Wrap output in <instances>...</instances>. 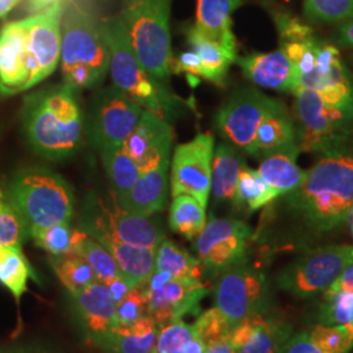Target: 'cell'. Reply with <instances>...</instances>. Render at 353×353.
I'll use <instances>...</instances> for the list:
<instances>
[{
	"label": "cell",
	"instance_id": "1",
	"mask_svg": "<svg viewBox=\"0 0 353 353\" xmlns=\"http://www.w3.org/2000/svg\"><path fill=\"white\" fill-rule=\"evenodd\" d=\"M290 204L318 230L326 232L345 223L353 207V157L326 154L290 192Z\"/></svg>",
	"mask_w": 353,
	"mask_h": 353
},
{
	"label": "cell",
	"instance_id": "2",
	"mask_svg": "<svg viewBox=\"0 0 353 353\" xmlns=\"http://www.w3.org/2000/svg\"><path fill=\"white\" fill-rule=\"evenodd\" d=\"M83 115L75 89L67 84L29 96L24 108V128L38 154L61 160L75 153L83 134Z\"/></svg>",
	"mask_w": 353,
	"mask_h": 353
},
{
	"label": "cell",
	"instance_id": "3",
	"mask_svg": "<svg viewBox=\"0 0 353 353\" xmlns=\"http://www.w3.org/2000/svg\"><path fill=\"white\" fill-rule=\"evenodd\" d=\"M4 199L32 230L70 223L74 216V194L62 176L45 168L19 172L8 185Z\"/></svg>",
	"mask_w": 353,
	"mask_h": 353
},
{
	"label": "cell",
	"instance_id": "4",
	"mask_svg": "<svg viewBox=\"0 0 353 353\" xmlns=\"http://www.w3.org/2000/svg\"><path fill=\"white\" fill-rule=\"evenodd\" d=\"M61 62L64 84L71 88H93L102 83L109 70V48L101 24L77 7L62 16Z\"/></svg>",
	"mask_w": 353,
	"mask_h": 353
},
{
	"label": "cell",
	"instance_id": "5",
	"mask_svg": "<svg viewBox=\"0 0 353 353\" xmlns=\"http://www.w3.org/2000/svg\"><path fill=\"white\" fill-rule=\"evenodd\" d=\"M172 0H123L122 20L131 45L148 75L163 81L172 72Z\"/></svg>",
	"mask_w": 353,
	"mask_h": 353
},
{
	"label": "cell",
	"instance_id": "6",
	"mask_svg": "<svg viewBox=\"0 0 353 353\" xmlns=\"http://www.w3.org/2000/svg\"><path fill=\"white\" fill-rule=\"evenodd\" d=\"M101 29L109 48V70L114 85L138 102L144 110L166 119L173 100L140 63L122 17L108 19L102 23Z\"/></svg>",
	"mask_w": 353,
	"mask_h": 353
},
{
	"label": "cell",
	"instance_id": "7",
	"mask_svg": "<svg viewBox=\"0 0 353 353\" xmlns=\"http://www.w3.org/2000/svg\"><path fill=\"white\" fill-rule=\"evenodd\" d=\"M80 229L90 237L108 236L131 245L157 249L165 239L157 219L139 216L121 208L110 194L109 199L89 195L83 207Z\"/></svg>",
	"mask_w": 353,
	"mask_h": 353
},
{
	"label": "cell",
	"instance_id": "8",
	"mask_svg": "<svg viewBox=\"0 0 353 353\" xmlns=\"http://www.w3.org/2000/svg\"><path fill=\"white\" fill-rule=\"evenodd\" d=\"M294 96L300 125L296 140L300 151L335 153L350 132L353 110L328 103L314 89L301 88Z\"/></svg>",
	"mask_w": 353,
	"mask_h": 353
},
{
	"label": "cell",
	"instance_id": "9",
	"mask_svg": "<svg viewBox=\"0 0 353 353\" xmlns=\"http://www.w3.org/2000/svg\"><path fill=\"white\" fill-rule=\"evenodd\" d=\"M143 112L138 102L115 85L102 89L89 106L87 130L92 144L100 153L123 147Z\"/></svg>",
	"mask_w": 353,
	"mask_h": 353
},
{
	"label": "cell",
	"instance_id": "10",
	"mask_svg": "<svg viewBox=\"0 0 353 353\" xmlns=\"http://www.w3.org/2000/svg\"><path fill=\"white\" fill-rule=\"evenodd\" d=\"M353 262V245H331L307 252L279 274L276 283L292 296L307 299L325 292Z\"/></svg>",
	"mask_w": 353,
	"mask_h": 353
},
{
	"label": "cell",
	"instance_id": "11",
	"mask_svg": "<svg viewBox=\"0 0 353 353\" xmlns=\"http://www.w3.org/2000/svg\"><path fill=\"white\" fill-rule=\"evenodd\" d=\"M219 275L214 290V307L233 330L246 318L267 309L268 285L263 272L241 263Z\"/></svg>",
	"mask_w": 353,
	"mask_h": 353
},
{
	"label": "cell",
	"instance_id": "12",
	"mask_svg": "<svg viewBox=\"0 0 353 353\" xmlns=\"http://www.w3.org/2000/svg\"><path fill=\"white\" fill-rule=\"evenodd\" d=\"M147 296V316L160 328L182 321L188 314H198L208 287L202 280L173 279L165 272L153 271L144 285Z\"/></svg>",
	"mask_w": 353,
	"mask_h": 353
},
{
	"label": "cell",
	"instance_id": "13",
	"mask_svg": "<svg viewBox=\"0 0 353 353\" xmlns=\"http://www.w3.org/2000/svg\"><path fill=\"white\" fill-rule=\"evenodd\" d=\"M280 103L258 89H241L221 106L216 126L224 139L252 156L258 128Z\"/></svg>",
	"mask_w": 353,
	"mask_h": 353
},
{
	"label": "cell",
	"instance_id": "14",
	"mask_svg": "<svg viewBox=\"0 0 353 353\" xmlns=\"http://www.w3.org/2000/svg\"><path fill=\"white\" fill-rule=\"evenodd\" d=\"M250 239L252 229L245 221L211 217L195 239V250L203 268L221 274L246 262Z\"/></svg>",
	"mask_w": 353,
	"mask_h": 353
},
{
	"label": "cell",
	"instance_id": "15",
	"mask_svg": "<svg viewBox=\"0 0 353 353\" xmlns=\"http://www.w3.org/2000/svg\"><path fill=\"white\" fill-rule=\"evenodd\" d=\"M214 139L211 134H199L179 144L173 154L170 188L172 195L194 196L207 207L211 195V173Z\"/></svg>",
	"mask_w": 353,
	"mask_h": 353
},
{
	"label": "cell",
	"instance_id": "16",
	"mask_svg": "<svg viewBox=\"0 0 353 353\" xmlns=\"http://www.w3.org/2000/svg\"><path fill=\"white\" fill-rule=\"evenodd\" d=\"M63 0L52 4L29 17L30 29L28 39L29 81L26 89L33 88L50 76L61 61Z\"/></svg>",
	"mask_w": 353,
	"mask_h": 353
},
{
	"label": "cell",
	"instance_id": "17",
	"mask_svg": "<svg viewBox=\"0 0 353 353\" xmlns=\"http://www.w3.org/2000/svg\"><path fill=\"white\" fill-rule=\"evenodd\" d=\"M29 17L6 24L0 32V94L26 90L29 81L28 39Z\"/></svg>",
	"mask_w": 353,
	"mask_h": 353
},
{
	"label": "cell",
	"instance_id": "18",
	"mask_svg": "<svg viewBox=\"0 0 353 353\" xmlns=\"http://www.w3.org/2000/svg\"><path fill=\"white\" fill-rule=\"evenodd\" d=\"M172 145L173 128L170 123L164 118L144 110L123 147L143 173L164 160H170Z\"/></svg>",
	"mask_w": 353,
	"mask_h": 353
},
{
	"label": "cell",
	"instance_id": "19",
	"mask_svg": "<svg viewBox=\"0 0 353 353\" xmlns=\"http://www.w3.org/2000/svg\"><path fill=\"white\" fill-rule=\"evenodd\" d=\"M72 299L88 341L102 348L114 330L118 327L117 301L110 290L105 284L96 281Z\"/></svg>",
	"mask_w": 353,
	"mask_h": 353
},
{
	"label": "cell",
	"instance_id": "20",
	"mask_svg": "<svg viewBox=\"0 0 353 353\" xmlns=\"http://www.w3.org/2000/svg\"><path fill=\"white\" fill-rule=\"evenodd\" d=\"M290 335V323L265 310L237 325L230 341L236 353H276Z\"/></svg>",
	"mask_w": 353,
	"mask_h": 353
},
{
	"label": "cell",
	"instance_id": "21",
	"mask_svg": "<svg viewBox=\"0 0 353 353\" xmlns=\"http://www.w3.org/2000/svg\"><path fill=\"white\" fill-rule=\"evenodd\" d=\"M234 63L239 64L243 76L258 87L292 94L300 89L294 65L281 49L237 57Z\"/></svg>",
	"mask_w": 353,
	"mask_h": 353
},
{
	"label": "cell",
	"instance_id": "22",
	"mask_svg": "<svg viewBox=\"0 0 353 353\" xmlns=\"http://www.w3.org/2000/svg\"><path fill=\"white\" fill-rule=\"evenodd\" d=\"M170 160L141 173L139 179L125 194L115 196L117 204L131 214L153 216L161 212L168 199V170Z\"/></svg>",
	"mask_w": 353,
	"mask_h": 353
},
{
	"label": "cell",
	"instance_id": "23",
	"mask_svg": "<svg viewBox=\"0 0 353 353\" xmlns=\"http://www.w3.org/2000/svg\"><path fill=\"white\" fill-rule=\"evenodd\" d=\"M243 0H198L194 28L205 38L230 50H237L232 32V14Z\"/></svg>",
	"mask_w": 353,
	"mask_h": 353
},
{
	"label": "cell",
	"instance_id": "24",
	"mask_svg": "<svg viewBox=\"0 0 353 353\" xmlns=\"http://www.w3.org/2000/svg\"><path fill=\"white\" fill-rule=\"evenodd\" d=\"M93 239L113 255L117 265L132 287H143L148 283L154 270L156 249L131 245L108 236H96Z\"/></svg>",
	"mask_w": 353,
	"mask_h": 353
},
{
	"label": "cell",
	"instance_id": "25",
	"mask_svg": "<svg viewBox=\"0 0 353 353\" xmlns=\"http://www.w3.org/2000/svg\"><path fill=\"white\" fill-rule=\"evenodd\" d=\"M293 121L284 103L268 114L255 134L252 156H270L278 152L299 148ZM300 150V148H299Z\"/></svg>",
	"mask_w": 353,
	"mask_h": 353
},
{
	"label": "cell",
	"instance_id": "26",
	"mask_svg": "<svg viewBox=\"0 0 353 353\" xmlns=\"http://www.w3.org/2000/svg\"><path fill=\"white\" fill-rule=\"evenodd\" d=\"M299 152V148H294L265 156L258 169L259 176L278 196L290 194L303 183L306 172L296 163Z\"/></svg>",
	"mask_w": 353,
	"mask_h": 353
},
{
	"label": "cell",
	"instance_id": "27",
	"mask_svg": "<svg viewBox=\"0 0 353 353\" xmlns=\"http://www.w3.org/2000/svg\"><path fill=\"white\" fill-rule=\"evenodd\" d=\"M245 166L240 153L229 144H220L214 152L211 194L214 201H234L241 170Z\"/></svg>",
	"mask_w": 353,
	"mask_h": 353
},
{
	"label": "cell",
	"instance_id": "28",
	"mask_svg": "<svg viewBox=\"0 0 353 353\" xmlns=\"http://www.w3.org/2000/svg\"><path fill=\"white\" fill-rule=\"evenodd\" d=\"M191 51H194L202 62L203 79L214 84H223L230 65L236 62L237 52L202 36L194 26L188 33Z\"/></svg>",
	"mask_w": 353,
	"mask_h": 353
},
{
	"label": "cell",
	"instance_id": "29",
	"mask_svg": "<svg viewBox=\"0 0 353 353\" xmlns=\"http://www.w3.org/2000/svg\"><path fill=\"white\" fill-rule=\"evenodd\" d=\"M159 327L148 316L128 327H117L101 350L109 353H156Z\"/></svg>",
	"mask_w": 353,
	"mask_h": 353
},
{
	"label": "cell",
	"instance_id": "30",
	"mask_svg": "<svg viewBox=\"0 0 353 353\" xmlns=\"http://www.w3.org/2000/svg\"><path fill=\"white\" fill-rule=\"evenodd\" d=\"M153 271L165 272L173 279L202 280L203 265L198 258L183 250L176 242L164 239L156 249Z\"/></svg>",
	"mask_w": 353,
	"mask_h": 353
},
{
	"label": "cell",
	"instance_id": "31",
	"mask_svg": "<svg viewBox=\"0 0 353 353\" xmlns=\"http://www.w3.org/2000/svg\"><path fill=\"white\" fill-rule=\"evenodd\" d=\"M37 281L36 272L29 265L21 246H7L0 252V284L12 293L19 303L26 292L29 279Z\"/></svg>",
	"mask_w": 353,
	"mask_h": 353
},
{
	"label": "cell",
	"instance_id": "32",
	"mask_svg": "<svg viewBox=\"0 0 353 353\" xmlns=\"http://www.w3.org/2000/svg\"><path fill=\"white\" fill-rule=\"evenodd\" d=\"M207 224L205 207L190 195H176L169 210V227L188 240H195Z\"/></svg>",
	"mask_w": 353,
	"mask_h": 353
},
{
	"label": "cell",
	"instance_id": "33",
	"mask_svg": "<svg viewBox=\"0 0 353 353\" xmlns=\"http://www.w3.org/2000/svg\"><path fill=\"white\" fill-rule=\"evenodd\" d=\"M72 254L84 258L92 267L97 281H100L105 285L112 283L115 279L125 276L119 265H117L113 255L108 252L99 241L90 237L81 229L77 236Z\"/></svg>",
	"mask_w": 353,
	"mask_h": 353
},
{
	"label": "cell",
	"instance_id": "34",
	"mask_svg": "<svg viewBox=\"0 0 353 353\" xmlns=\"http://www.w3.org/2000/svg\"><path fill=\"white\" fill-rule=\"evenodd\" d=\"M49 262L54 272L72 297L97 281L92 267L80 255H51Z\"/></svg>",
	"mask_w": 353,
	"mask_h": 353
},
{
	"label": "cell",
	"instance_id": "35",
	"mask_svg": "<svg viewBox=\"0 0 353 353\" xmlns=\"http://www.w3.org/2000/svg\"><path fill=\"white\" fill-rule=\"evenodd\" d=\"M205 343L194 325L176 321L159 330L156 353H204Z\"/></svg>",
	"mask_w": 353,
	"mask_h": 353
},
{
	"label": "cell",
	"instance_id": "36",
	"mask_svg": "<svg viewBox=\"0 0 353 353\" xmlns=\"http://www.w3.org/2000/svg\"><path fill=\"white\" fill-rule=\"evenodd\" d=\"M112 183V194L119 196L134 186L141 176L139 165L127 153L125 147L100 153Z\"/></svg>",
	"mask_w": 353,
	"mask_h": 353
},
{
	"label": "cell",
	"instance_id": "37",
	"mask_svg": "<svg viewBox=\"0 0 353 353\" xmlns=\"http://www.w3.org/2000/svg\"><path fill=\"white\" fill-rule=\"evenodd\" d=\"M275 198H278V194L265 183L258 170H252L245 165L239 176L233 202L249 211H256L270 204Z\"/></svg>",
	"mask_w": 353,
	"mask_h": 353
},
{
	"label": "cell",
	"instance_id": "38",
	"mask_svg": "<svg viewBox=\"0 0 353 353\" xmlns=\"http://www.w3.org/2000/svg\"><path fill=\"white\" fill-rule=\"evenodd\" d=\"M79 233L80 228L76 229L71 227L70 223H61L32 230L29 237L33 239L38 248L50 255H63L72 254Z\"/></svg>",
	"mask_w": 353,
	"mask_h": 353
},
{
	"label": "cell",
	"instance_id": "39",
	"mask_svg": "<svg viewBox=\"0 0 353 353\" xmlns=\"http://www.w3.org/2000/svg\"><path fill=\"white\" fill-rule=\"evenodd\" d=\"M309 334L316 345L326 353H347L353 347V323L316 325Z\"/></svg>",
	"mask_w": 353,
	"mask_h": 353
},
{
	"label": "cell",
	"instance_id": "40",
	"mask_svg": "<svg viewBox=\"0 0 353 353\" xmlns=\"http://www.w3.org/2000/svg\"><path fill=\"white\" fill-rule=\"evenodd\" d=\"M303 12L313 21H347L353 19V0H303Z\"/></svg>",
	"mask_w": 353,
	"mask_h": 353
},
{
	"label": "cell",
	"instance_id": "41",
	"mask_svg": "<svg viewBox=\"0 0 353 353\" xmlns=\"http://www.w3.org/2000/svg\"><path fill=\"white\" fill-rule=\"evenodd\" d=\"M26 237H29L26 225L12 205L0 195V245L21 246Z\"/></svg>",
	"mask_w": 353,
	"mask_h": 353
},
{
	"label": "cell",
	"instance_id": "42",
	"mask_svg": "<svg viewBox=\"0 0 353 353\" xmlns=\"http://www.w3.org/2000/svg\"><path fill=\"white\" fill-rule=\"evenodd\" d=\"M194 327L196 330L198 335L202 338V341L205 343V345L229 339L233 332V327L228 322L227 318L214 306L212 309L203 312L202 314L198 316L196 322L194 323Z\"/></svg>",
	"mask_w": 353,
	"mask_h": 353
},
{
	"label": "cell",
	"instance_id": "43",
	"mask_svg": "<svg viewBox=\"0 0 353 353\" xmlns=\"http://www.w3.org/2000/svg\"><path fill=\"white\" fill-rule=\"evenodd\" d=\"M353 323V290L325 299L319 310V325Z\"/></svg>",
	"mask_w": 353,
	"mask_h": 353
},
{
	"label": "cell",
	"instance_id": "44",
	"mask_svg": "<svg viewBox=\"0 0 353 353\" xmlns=\"http://www.w3.org/2000/svg\"><path fill=\"white\" fill-rule=\"evenodd\" d=\"M147 316V296L144 285L135 287L117 303L118 327H128Z\"/></svg>",
	"mask_w": 353,
	"mask_h": 353
},
{
	"label": "cell",
	"instance_id": "45",
	"mask_svg": "<svg viewBox=\"0 0 353 353\" xmlns=\"http://www.w3.org/2000/svg\"><path fill=\"white\" fill-rule=\"evenodd\" d=\"M275 23L278 26L281 43L285 42H305L314 38L313 29L303 24L297 17L287 13H276Z\"/></svg>",
	"mask_w": 353,
	"mask_h": 353
},
{
	"label": "cell",
	"instance_id": "46",
	"mask_svg": "<svg viewBox=\"0 0 353 353\" xmlns=\"http://www.w3.org/2000/svg\"><path fill=\"white\" fill-rule=\"evenodd\" d=\"M276 353H326L322 351L313 339L310 338L309 331H300L294 335H290Z\"/></svg>",
	"mask_w": 353,
	"mask_h": 353
},
{
	"label": "cell",
	"instance_id": "47",
	"mask_svg": "<svg viewBox=\"0 0 353 353\" xmlns=\"http://www.w3.org/2000/svg\"><path fill=\"white\" fill-rule=\"evenodd\" d=\"M172 71L173 72H186V74H189V76H194V77H203L204 75L201 58L194 51L182 52L176 58V61H173Z\"/></svg>",
	"mask_w": 353,
	"mask_h": 353
},
{
	"label": "cell",
	"instance_id": "48",
	"mask_svg": "<svg viewBox=\"0 0 353 353\" xmlns=\"http://www.w3.org/2000/svg\"><path fill=\"white\" fill-rule=\"evenodd\" d=\"M353 290V262L347 265L341 272V275L335 279L327 288L325 290V299L336 296L344 292Z\"/></svg>",
	"mask_w": 353,
	"mask_h": 353
},
{
	"label": "cell",
	"instance_id": "49",
	"mask_svg": "<svg viewBox=\"0 0 353 353\" xmlns=\"http://www.w3.org/2000/svg\"><path fill=\"white\" fill-rule=\"evenodd\" d=\"M0 353H59L48 344L37 341H24L0 345Z\"/></svg>",
	"mask_w": 353,
	"mask_h": 353
},
{
	"label": "cell",
	"instance_id": "50",
	"mask_svg": "<svg viewBox=\"0 0 353 353\" xmlns=\"http://www.w3.org/2000/svg\"><path fill=\"white\" fill-rule=\"evenodd\" d=\"M338 41L343 46L353 49V19L344 21L338 30Z\"/></svg>",
	"mask_w": 353,
	"mask_h": 353
},
{
	"label": "cell",
	"instance_id": "51",
	"mask_svg": "<svg viewBox=\"0 0 353 353\" xmlns=\"http://www.w3.org/2000/svg\"><path fill=\"white\" fill-rule=\"evenodd\" d=\"M204 353H236V351H234L230 338H229L225 341H216V343L208 344Z\"/></svg>",
	"mask_w": 353,
	"mask_h": 353
},
{
	"label": "cell",
	"instance_id": "52",
	"mask_svg": "<svg viewBox=\"0 0 353 353\" xmlns=\"http://www.w3.org/2000/svg\"><path fill=\"white\" fill-rule=\"evenodd\" d=\"M58 1L62 0H29V10L33 13L41 12Z\"/></svg>",
	"mask_w": 353,
	"mask_h": 353
},
{
	"label": "cell",
	"instance_id": "53",
	"mask_svg": "<svg viewBox=\"0 0 353 353\" xmlns=\"http://www.w3.org/2000/svg\"><path fill=\"white\" fill-rule=\"evenodd\" d=\"M21 0H0V19L6 17Z\"/></svg>",
	"mask_w": 353,
	"mask_h": 353
},
{
	"label": "cell",
	"instance_id": "54",
	"mask_svg": "<svg viewBox=\"0 0 353 353\" xmlns=\"http://www.w3.org/2000/svg\"><path fill=\"white\" fill-rule=\"evenodd\" d=\"M351 214H352V233H353V207H352V211H351Z\"/></svg>",
	"mask_w": 353,
	"mask_h": 353
},
{
	"label": "cell",
	"instance_id": "55",
	"mask_svg": "<svg viewBox=\"0 0 353 353\" xmlns=\"http://www.w3.org/2000/svg\"><path fill=\"white\" fill-rule=\"evenodd\" d=\"M3 249H4V246H1V245H0V252H1Z\"/></svg>",
	"mask_w": 353,
	"mask_h": 353
}]
</instances>
